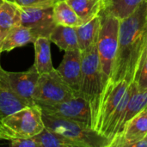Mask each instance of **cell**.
Wrapping results in <instances>:
<instances>
[{
	"label": "cell",
	"instance_id": "83f0119b",
	"mask_svg": "<svg viewBox=\"0 0 147 147\" xmlns=\"http://www.w3.org/2000/svg\"><path fill=\"white\" fill-rule=\"evenodd\" d=\"M144 140H147V135H146V138H145Z\"/></svg>",
	"mask_w": 147,
	"mask_h": 147
},
{
	"label": "cell",
	"instance_id": "30bf717a",
	"mask_svg": "<svg viewBox=\"0 0 147 147\" xmlns=\"http://www.w3.org/2000/svg\"><path fill=\"white\" fill-rule=\"evenodd\" d=\"M6 81L12 92L28 105H34L33 95L40 74L33 65L26 71H7L4 70Z\"/></svg>",
	"mask_w": 147,
	"mask_h": 147
},
{
	"label": "cell",
	"instance_id": "7c38bea8",
	"mask_svg": "<svg viewBox=\"0 0 147 147\" xmlns=\"http://www.w3.org/2000/svg\"><path fill=\"white\" fill-rule=\"evenodd\" d=\"M63 80L79 93L82 77V53L79 49L65 52L64 58L56 68Z\"/></svg>",
	"mask_w": 147,
	"mask_h": 147
},
{
	"label": "cell",
	"instance_id": "4fadbf2b",
	"mask_svg": "<svg viewBox=\"0 0 147 147\" xmlns=\"http://www.w3.org/2000/svg\"><path fill=\"white\" fill-rule=\"evenodd\" d=\"M36 37L31 30L21 24L16 25L9 29L2 36L0 41V51L9 52L16 47H23L28 43H34Z\"/></svg>",
	"mask_w": 147,
	"mask_h": 147
},
{
	"label": "cell",
	"instance_id": "3957f363",
	"mask_svg": "<svg viewBox=\"0 0 147 147\" xmlns=\"http://www.w3.org/2000/svg\"><path fill=\"white\" fill-rule=\"evenodd\" d=\"M81 53L82 77L79 95L89 102L93 121L99 99L104 89L103 77L97 52V40L89 48L81 52Z\"/></svg>",
	"mask_w": 147,
	"mask_h": 147
},
{
	"label": "cell",
	"instance_id": "4316f807",
	"mask_svg": "<svg viewBox=\"0 0 147 147\" xmlns=\"http://www.w3.org/2000/svg\"><path fill=\"white\" fill-rule=\"evenodd\" d=\"M7 1H9V2H13V3L15 2V0H7Z\"/></svg>",
	"mask_w": 147,
	"mask_h": 147
},
{
	"label": "cell",
	"instance_id": "d4e9b609",
	"mask_svg": "<svg viewBox=\"0 0 147 147\" xmlns=\"http://www.w3.org/2000/svg\"><path fill=\"white\" fill-rule=\"evenodd\" d=\"M9 145L13 147H40V144L33 138L14 140L10 141Z\"/></svg>",
	"mask_w": 147,
	"mask_h": 147
},
{
	"label": "cell",
	"instance_id": "ba28073f",
	"mask_svg": "<svg viewBox=\"0 0 147 147\" xmlns=\"http://www.w3.org/2000/svg\"><path fill=\"white\" fill-rule=\"evenodd\" d=\"M42 113L85 123L91 127L92 115L89 102L81 96L60 102H34Z\"/></svg>",
	"mask_w": 147,
	"mask_h": 147
},
{
	"label": "cell",
	"instance_id": "6da1fadb",
	"mask_svg": "<svg viewBox=\"0 0 147 147\" xmlns=\"http://www.w3.org/2000/svg\"><path fill=\"white\" fill-rule=\"evenodd\" d=\"M147 40V0L120 20L118 47L110 81L133 83Z\"/></svg>",
	"mask_w": 147,
	"mask_h": 147
},
{
	"label": "cell",
	"instance_id": "603a6c76",
	"mask_svg": "<svg viewBox=\"0 0 147 147\" xmlns=\"http://www.w3.org/2000/svg\"><path fill=\"white\" fill-rule=\"evenodd\" d=\"M33 139L40 144V147H80L73 140L46 127Z\"/></svg>",
	"mask_w": 147,
	"mask_h": 147
},
{
	"label": "cell",
	"instance_id": "277c9868",
	"mask_svg": "<svg viewBox=\"0 0 147 147\" xmlns=\"http://www.w3.org/2000/svg\"><path fill=\"white\" fill-rule=\"evenodd\" d=\"M42 120L46 128L73 140L80 147H109V139L85 123L44 113Z\"/></svg>",
	"mask_w": 147,
	"mask_h": 147
},
{
	"label": "cell",
	"instance_id": "f1b7e54d",
	"mask_svg": "<svg viewBox=\"0 0 147 147\" xmlns=\"http://www.w3.org/2000/svg\"><path fill=\"white\" fill-rule=\"evenodd\" d=\"M55 1H56V0H55Z\"/></svg>",
	"mask_w": 147,
	"mask_h": 147
},
{
	"label": "cell",
	"instance_id": "484cf974",
	"mask_svg": "<svg viewBox=\"0 0 147 147\" xmlns=\"http://www.w3.org/2000/svg\"><path fill=\"white\" fill-rule=\"evenodd\" d=\"M1 39H2V34L0 33V41H1ZM0 56H1V51H0Z\"/></svg>",
	"mask_w": 147,
	"mask_h": 147
},
{
	"label": "cell",
	"instance_id": "7402d4cb",
	"mask_svg": "<svg viewBox=\"0 0 147 147\" xmlns=\"http://www.w3.org/2000/svg\"><path fill=\"white\" fill-rule=\"evenodd\" d=\"M71 6L83 23L91 20L102 8V0H66Z\"/></svg>",
	"mask_w": 147,
	"mask_h": 147
},
{
	"label": "cell",
	"instance_id": "e0dca14e",
	"mask_svg": "<svg viewBox=\"0 0 147 147\" xmlns=\"http://www.w3.org/2000/svg\"><path fill=\"white\" fill-rule=\"evenodd\" d=\"M101 17L97 15L91 20L76 28L78 47L81 52L89 48L98 38Z\"/></svg>",
	"mask_w": 147,
	"mask_h": 147
},
{
	"label": "cell",
	"instance_id": "9c48e42d",
	"mask_svg": "<svg viewBox=\"0 0 147 147\" xmlns=\"http://www.w3.org/2000/svg\"><path fill=\"white\" fill-rule=\"evenodd\" d=\"M53 4L32 7L18 6L20 24L28 28L36 38L40 36L49 38L57 25L53 19Z\"/></svg>",
	"mask_w": 147,
	"mask_h": 147
},
{
	"label": "cell",
	"instance_id": "ffe728a7",
	"mask_svg": "<svg viewBox=\"0 0 147 147\" xmlns=\"http://www.w3.org/2000/svg\"><path fill=\"white\" fill-rule=\"evenodd\" d=\"M53 19L56 24L77 28L83 24L82 20L66 0H56L53 6Z\"/></svg>",
	"mask_w": 147,
	"mask_h": 147
},
{
	"label": "cell",
	"instance_id": "ac0fdd59",
	"mask_svg": "<svg viewBox=\"0 0 147 147\" xmlns=\"http://www.w3.org/2000/svg\"><path fill=\"white\" fill-rule=\"evenodd\" d=\"M146 0H102V11L122 20L131 14Z\"/></svg>",
	"mask_w": 147,
	"mask_h": 147
},
{
	"label": "cell",
	"instance_id": "52a82bcc",
	"mask_svg": "<svg viewBox=\"0 0 147 147\" xmlns=\"http://www.w3.org/2000/svg\"><path fill=\"white\" fill-rule=\"evenodd\" d=\"M130 84L125 80L116 82L109 80L104 86L91 125V127L99 134H102L109 117L118 106Z\"/></svg>",
	"mask_w": 147,
	"mask_h": 147
},
{
	"label": "cell",
	"instance_id": "5bb4252c",
	"mask_svg": "<svg viewBox=\"0 0 147 147\" xmlns=\"http://www.w3.org/2000/svg\"><path fill=\"white\" fill-rule=\"evenodd\" d=\"M26 106L31 105H28L12 92L6 81L4 70L0 65V121L6 115Z\"/></svg>",
	"mask_w": 147,
	"mask_h": 147
},
{
	"label": "cell",
	"instance_id": "5b68a950",
	"mask_svg": "<svg viewBox=\"0 0 147 147\" xmlns=\"http://www.w3.org/2000/svg\"><path fill=\"white\" fill-rule=\"evenodd\" d=\"M99 15L101 23L97 38V52L105 86L112 76L118 47L120 19L102 10Z\"/></svg>",
	"mask_w": 147,
	"mask_h": 147
},
{
	"label": "cell",
	"instance_id": "8fae6325",
	"mask_svg": "<svg viewBox=\"0 0 147 147\" xmlns=\"http://www.w3.org/2000/svg\"><path fill=\"white\" fill-rule=\"evenodd\" d=\"M147 135V108L132 118L110 142L109 147H131Z\"/></svg>",
	"mask_w": 147,
	"mask_h": 147
},
{
	"label": "cell",
	"instance_id": "44dd1931",
	"mask_svg": "<svg viewBox=\"0 0 147 147\" xmlns=\"http://www.w3.org/2000/svg\"><path fill=\"white\" fill-rule=\"evenodd\" d=\"M20 24L18 6L7 0H0V33L3 35L12 27Z\"/></svg>",
	"mask_w": 147,
	"mask_h": 147
},
{
	"label": "cell",
	"instance_id": "7a4b0ae2",
	"mask_svg": "<svg viewBox=\"0 0 147 147\" xmlns=\"http://www.w3.org/2000/svg\"><path fill=\"white\" fill-rule=\"evenodd\" d=\"M44 128L42 113L39 107L35 104L26 106L6 115L0 121V140L11 141L30 139Z\"/></svg>",
	"mask_w": 147,
	"mask_h": 147
},
{
	"label": "cell",
	"instance_id": "8992f818",
	"mask_svg": "<svg viewBox=\"0 0 147 147\" xmlns=\"http://www.w3.org/2000/svg\"><path fill=\"white\" fill-rule=\"evenodd\" d=\"M77 96H80L79 93L73 90L53 68L51 71L39 76L33 100L34 102H60Z\"/></svg>",
	"mask_w": 147,
	"mask_h": 147
},
{
	"label": "cell",
	"instance_id": "d6986e66",
	"mask_svg": "<svg viewBox=\"0 0 147 147\" xmlns=\"http://www.w3.org/2000/svg\"><path fill=\"white\" fill-rule=\"evenodd\" d=\"M147 108V89L140 90L138 89L135 82L132 83V91L130 98L127 102V106L125 111L123 121L121 124V130L125 125L135 115L140 113L142 110Z\"/></svg>",
	"mask_w": 147,
	"mask_h": 147
},
{
	"label": "cell",
	"instance_id": "cb8c5ba5",
	"mask_svg": "<svg viewBox=\"0 0 147 147\" xmlns=\"http://www.w3.org/2000/svg\"><path fill=\"white\" fill-rule=\"evenodd\" d=\"M55 0H15V3L21 7H32L53 4Z\"/></svg>",
	"mask_w": 147,
	"mask_h": 147
},
{
	"label": "cell",
	"instance_id": "2e32d148",
	"mask_svg": "<svg viewBox=\"0 0 147 147\" xmlns=\"http://www.w3.org/2000/svg\"><path fill=\"white\" fill-rule=\"evenodd\" d=\"M49 40L65 52L79 49L76 28L73 27L57 24L52 31Z\"/></svg>",
	"mask_w": 147,
	"mask_h": 147
},
{
	"label": "cell",
	"instance_id": "9a60e30c",
	"mask_svg": "<svg viewBox=\"0 0 147 147\" xmlns=\"http://www.w3.org/2000/svg\"><path fill=\"white\" fill-rule=\"evenodd\" d=\"M33 44L35 52L34 65L38 73L40 75L51 71L54 68L51 57V40L47 37L40 36Z\"/></svg>",
	"mask_w": 147,
	"mask_h": 147
}]
</instances>
